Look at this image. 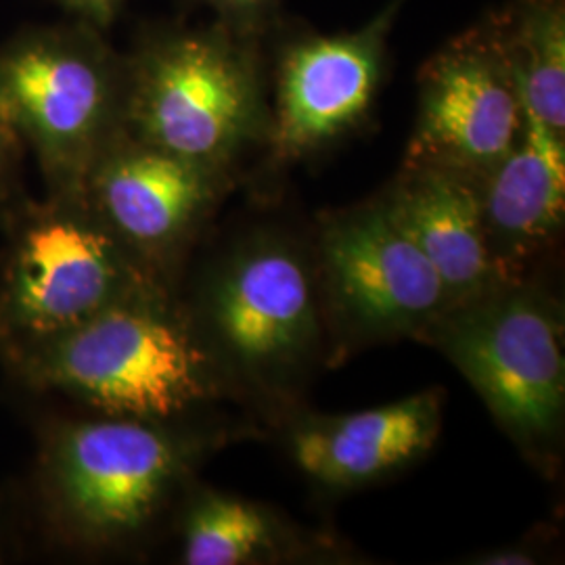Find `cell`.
I'll return each instance as SVG.
<instances>
[{
  "instance_id": "cell-16",
  "label": "cell",
  "mask_w": 565,
  "mask_h": 565,
  "mask_svg": "<svg viewBox=\"0 0 565 565\" xmlns=\"http://www.w3.org/2000/svg\"><path fill=\"white\" fill-rule=\"evenodd\" d=\"M270 541L263 511L239 499L207 494L184 520L182 562L189 565H237Z\"/></svg>"
},
{
  "instance_id": "cell-6",
  "label": "cell",
  "mask_w": 565,
  "mask_h": 565,
  "mask_svg": "<svg viewBox=\"0 0 565 565\" xmlns=\"http://www.w3.org/2000/svg\"><path fill=\"white\" fill-rule=\"evenodd\" d=\"M522 126L515 78L499 32L488 20L427 61L406 166L484 177L515 145Z\"/></svg>"
},
{
  "instance_id": "cell-4",
  "label": "cell",
  "mask_w": 565,
  "mask_h": 565,
  "mask_svg": "<svg viewBox=\"0 0 565 565\" xmlns=\"http://www.w3.org/2000/svg\"><path fill=\"white\" fill-rule=\"evenodd\" d=\"M0 275V348L11 356L147 289L130 249L82 195H49L11 210Z\"/></svg>"
},
{
  "instance_id": "cell-9",
  "label": "cell",
  "mask_w": 565,
  "mask_h": 565,
  "mask_svg": "<svg viewBox=\"0 0 565 565\" xmlns=\"http://www.w3.org/2000/svg\"><path fill=\"white\" fill-rule=\"evenodd\" d=\"M216 189L218 170L121 130L90 168L82 198L128 249L158 252L200 221Z\"/></svg>"
},
{
  "instance_id": "cell-7",
  "label": "cell",
  "mask_w": 565,
  "mask_h": 565,
  "mask_svg": "<svg viewBox=\"0 0 565 565\" xmlns=\"http://www.w3.org/2000/svg\"><path fill=\"white\" fill-rule=\"evenodd\" d=\"M443 345L488 408L522 440L562 422L565 363L559 324L524 296L476 303L446 321Z\"/></svg>"
},
{
  "instance_id": "cell-14",
  "label": "cell",
  "mask_w": 565,
  "mask_h": 565,
  "mask_svg": "<svg viewBox=\"0 0 565 565\" xmlns=\"http://www.w3.org/2000/svg\"><path fill=\"white\" fill-rule=\"evenodd\" d=\"M482 212L488 235L524 247L543 242L564 223V135L525 114L522 132L484 177Z\"/></svg>"
},
{
  "instance_id": "cell-13",
  "label": "cell",
  "mask_w": 565,
  "mask_h": 565,
  "mask_svg": "<svg viewBox=\"0 0 565 565\" xmlns=\"http://www.w3.org/2000/svg\"><path fill=\"white\" fill-rule=\"evenodd\" d=\"M438 424L436 396L419 394L382 408L306 425L294 436V457L319 482L359 484L425 452L436 440Z\"/></svg>"
},
{
  "instance_id": "cell-17",
  "label": "cell",
  "mask_w": 565,
  "mask_h": 565,
  "mask_svg": "<svg viewBox=\"0 0 565 565\" xmlns=\"http://www.w3.org/2000/svg\"><path fill=\"white\" fill-rule=\"evenodd\" d=\"M23 142L0 116V210H11L20 191Z\"/></svg>"
},
{
  "instance_id": "cell-2",
  "label": "cell",
  "mask_w": 565,
  "mask_h": 565,
  "mask_svg": "<svg viewBox=\"0 0 565 565\" xmlns=\"http://www.w3.org/2000/svg\"><path fill=\"white\" fill-rule=\"evenodd\" d=\"M9 359L25 384L114 417L163 422L210 392L200 345L149 287Z\"/></svg>"
},
{
  "instance_id": "cell-12",
  "label": "cell",
  "mask_w": 565,
  "mask_h": 565,
  "mask_svg": "<svg viewBox=\"0 0 565 565\" xmlns=\"http://www.w3.org/2000/svg\"><path fill=\"white\" fill-rule=\"evenodd\" d=\"M385 210L434 266L448 302L473 300L497 279L473 177L429 166L406 168Z\"/></svg>"
},
{
  "instance_id": "cell-10",
  "label": "cell",
  "mask_w": 565,
  "mask_h": 565,
  "mask_svg": "<svg viewBox=\"0 0 565 565\" xmlns=\"http://www.w3.org/2000/svg\"><path fill=\"white\" fill-rule=\"evenodd\" d=\"M324 260L338 300L371 329H406L448 302L438 273L385 205L333 224Z\"/></svg>"
},
{
  "instance_id": "cell-18",
  "label": "cell",
  "mask_w": 565,
  "mask_h": 565,
  "mask_svg": "<svg viewBox=\"0 0 565 565\" xmlns=\"http://www.w3.org/2000/svg\"><path fill=\"white\" fill-rule=\"evenodd\" d=\"M218 13V23L249 36L275 0H200Z\"/></svg>"
},
{
  "instance_id": "cell-8",
  "label": "cell",
  "mask_w": 565,
  "mask_h": 565,
  "mask_svg": "<svg viewBox=\"0 0 565 565\" xmlns=\"http://www.w3.org/2000/svg\"><path fill=\"white\" fill-rule=\"evenodd\" d=\"M404 0H392L364 28L308 36L282 51L273 147L300 158L363 120L384 74L385 46Z\"/></svg>"
},
{
  "instance_id": "cell-1",
  "label": "cell",
  "mask_w": 565,
  "mask_h": 565,
  "mask_svg": "<svg viewBox=\"0 0 565 565\" xmlns=\"http://www.w3.org/2000/svg\"><path fill=\"white\" fill-rule=\"evenodd\" d=\"M126 55L81 20L32 25L0 44V116L39 162L49 195H82L124 130Z\"/></svg>"
},
{
  "instance_id": "cell-3",
  "label": "cell",
  "mask_w": 565,
  "mask_h": 565,
  "mask_svg": "<svg viewBox=\"0 0 565 565\" xmlns=\"http://www.w3.org/2000/svg\"><path fill=\"white\" fill-rule=\"evenodd\" d=\"M223 23L160 28L126 55L124 132L212 170L260 124L256 53Z\"/></svg>"
},
{
  "instance_id": "cell-15",
  "label": "cell",
  "mask_w": 565,
  "mask_h": 565,
  "mask_svg": "<svg viewBox=\"0 0 565 565\" xmlns=\"http://www.w3.org/2000/svg\"><path fill=\"white\" fill-rule=\"evenodd\" d=\"M490 20L505 49L522 109L564 135V0H515Z\"/></svg>"
},
{
  "instance_id": "cell-19",
  "label": "cell",
  "mask_w": 565,
  "mask_h": 565,
  "mask_svg": "<svg viewBox=\"0 0 565 565\" xmlns=\"http://www.w3.org/2000/svg\"><path fill=\"white\" fill-rule=\"evenodd\" d=\"M72 20L90 23L99 30H107L120 13L124 0H55Z\"/></svg>"
},
{
  "instance_id": "cell-5",
  "label": "cell",
  "mask_w": 565,
  "mask_h": 565,
  "mask_svg": "<svg viewBox=\"0 0 565 565\" xmlns=\"http://www.w3.org/2000/svg\"><path fill=\"white\" fill-rule=\"evenodd\" d=\"M109 417L53 427L42 450L46 505L86 543L141 530L184 465L181 443L156 422Z\"/></svg>"
},
{
  "instance_id": "cell-11",
  "label": "cell",
  "mask_w": 565,
  "mask_h": 565,
  "mask_svg": "<svg viewBox=\"0 0 565 565\" xmlns=\"http://www.w3.org/2000/svg\"><path fill=\"white\" fill-rule=\"evenodd\" d=\"M210 315L233 356L256 369L289 363L315 333L308 275L281 247L231 264L212 291Z\"/></svg>"
}]
</instances>
